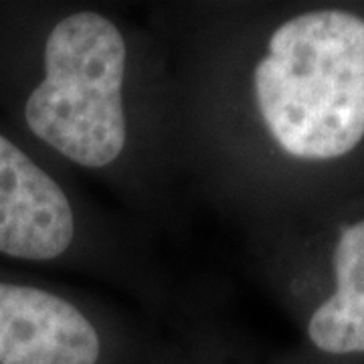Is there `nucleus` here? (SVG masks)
Here are the masks:
<instances>
[{"mask_svg": "<svg viewBox=\"0 0 364 364\" xmlns=\"http://www.w3.org/2000/svg\"><path fill=\"white\" fill-rule=\"evenodd\" d=\"M324 273L322 289L306 301V338L326 356L364 354V217L330 231Z\"/></svg>", "mask_w": 364, "mask_h": 364, "instance_id": "nucleus-5", "label": "nucleus"}, {"mask_svg": "<svg viewBox=\"0 0 364 364\" xmlns=\"http://www.w3.org/2000/svg\"><path fill=\"white\" fill-rule=\"evenodd\" d=\"M0 117L148 233L188 188L172 57L150 18L59 0H0Z\"/></svg>", "mask_w": 364, "mask_h": 364, "instance_id": "nucleus-2", "label": "nucleus"}, {"mask_svg": "<svg viewBox=\"0 0 364 364\" xmlns=\"http://www.w3.org/2000/svg\"><path fill=\"white\" fill-rule=\"evenodd\" d=\"M148 235L0 117V265L79 275L114 287L146 316L182 318Z\"/></svg>", "mask_w": 364, "mask_h": 364, "instance_id": "nucleus-3", "label": "nucleus"}, {"mask_svg": "<svg viewBox=\"0 0 364 364\" xmlns=\"http://www.w3.org/2000/svg\"><path fill=\"white\" fill-rule=\"evenodd\" d=\"M188 188L229 219L277 221L306 178L364 148V13L257 2H158Z\"/></svg>", "mask_w": 364, "mask_h": 364, "instance_id": "nucleus-1", "label": "nucleus"}, {"mask_svg": "<svg viewBox=\"0 0 364 364\" xmlns=\"http://www.w3.org/2000/svg\"><path fill=\"white\" fill-rule=\"evenodd\" d=\"M134 316L97 294L0 265V364H122L150 354Z\"/></svg>", "mask_w": 364, "mask_h": 364, "instance_id": "nucleus-4", "label": "nucleus"}]
</instances>
